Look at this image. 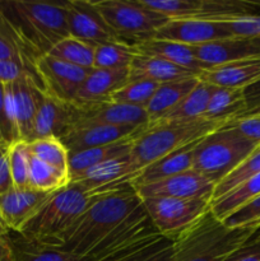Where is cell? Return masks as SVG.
Masks as SVG:
<instances>
[{
    "mask_svg": "<svg viewBox=\"0 0 260 261\" xmlns=\"http://www.w3.org/2000/svg\"><path fill=\"white\" fill-rule=\"evenodd\" d=\"M140 204L130 184L99 194L64 236L59 250L83 257Z\"/></svg>",
    "mask_w": 260,
    "mask_h": 261,
    "instance_id": "cell-1",
    "label": "cell"
},
{
    "mask_svg": "<svg viewBox=\"0 0 260 261\" xmlns=\"http://www.w3.org/2000/svg\"><path fill=\"white\" fill-rule=\"evenodd\" d=\"M96 196L83 186L70 182L55 191L18 234L36 246L59 249L64 236L89 208Z\"/></svg>",
    "mask_w": 260,
    "mask_h": 261,
    "instance_id": "cell-2",
    "label": "cell"
},
{
    "mask_svg": "<svg viewBox=\"0 0 260 261\" xmlns=\"http://www.w3.org/2000/svg\"><path fill=\"white\" fill-rule=\"evenodd\" d=\"M223 125L226 124L205 117L193 120H158L149 124L134 140L130 149L134 177L143 168L160 158L203 139Z\"/></svg>",
    "mask_w": 260,
    "mask_h": 261,
    "instance_id": "cell-3",
    "label": "cell"
},
{
    "mask_svg": "<svg viewBox=\"0 0 260 261\" xmlns=\"http://www.w3.org/2000/svg\"><path fill=\"white\" fill-rule=\"evenodd\" d=\"M0 7L38 58L69 36L64 2L8 0L0 2Z\"/></svg>",
    "mask_w": 260,
    "mask_h": 261,
    "instance_id": "cell-4",
    "label": "cell"
},
{
    "mask_svg": "<svg viewBox=\"0 0 260 261\" xmlns=\"http://www.w3.org/2000/svg\"><path fill=\"white\" fill-rule=\"evenodd\" d=\"M255 229L228 228L209 212L173 241L171 261H224L250 239Z\"/></svg>",
    "mask_w": 260,
    "mask_h": 261,
    "instance_id": "cell-5",
    "label": "cell"
},
{
    "mask_svg": "<svg viewBox=\"0 0 260 261\" xmlns=\"http://www.w3.org/2000/svg\"><path fill=\"white\" fill-rule=\"evenodd\" d=\"M257 148L259 145L226 124L199 140L194 150L193 170L217 185Z\"/></svg>",
    "mask_w": 260,
    "mask_h": 261,
    "instance_id": "cell-6",
    "label": "cell"
},
{
    "mask_svg": "<svg viewBox=\"0 0 260 261\" xmlns=\"http://www.w3.org/2000/svg\"><path fill=\"white\" fill-rule=\"evenodd\" d=\"M162 239L143 204L117 224L91 251L86 261H124Z\"/></svg>",
    "mask_w": 260,
    "mask_h": 261,
    "instance_id": "cell-7",
    "label": "cell"
},
{
    "mask_svg": "<svg viewBox=\"0 0 260 261\" xmlns=\"http://www.w3.org/2000/svg\"><path fill=\"white\" fill-rule=\"evenodd\" d=\"M93 4L115 35L129 45L150 40L170 20L145 7L140 0H97Z\"/></svg>",
    "mask_w": 260,
    "mask_h": 261,
    "instance_id": "cell-8",
    "label": "cell"
},
{
    "mask_svg": "<svg viewBox=\"0 0 260 261\" xmlns=\"http://www.w3.org/2000/svg\"><path fill=\"white\" fill-rule=\"evenodd\" d=\"M145 212L160 234L176 241L211 212V201L203 199L144 198Z\"/></svg>",
    "mask_w": 260,
    "mask_h": 261,
    "instance_id": "cell-9",
    "label": "cell"
},
{
    "mask_svg": "<svg viewBox=\"0 0 260 261\" xmlns=\"http://www.w3.org/2000/svg\"><path fill=\"white\" fill-rule=\"evenodd\" d=\"M35 70L41 89L47 96L58 101L73 103L91 69L79 68L50 55H43L36 61Z\"/></svg>",
    "mask_w": 260,
    "mask_h": 261,
    "instance_id": "cell-10",
    "label": "cell"
},
{
    "mask_svg": "<svg viewBox=\"0 0 260 261\" xmlns=\"http://www.w3.org/2000/svg\"><path fill=\"white\" fill-rule=\"evenodd\" d=\"M10 114L17 130L18 140L32 142L35 139V121L42 98V89L35 75H23L7 84Z\"/></svg>",
    "mask_w": 260,
    "mask_h": 261,
    "instance_id": "cell-11",
    "label": "cell"
},
{
    "mask_svg": "<svg viewBox=\"0 0 260 261\" xmlns=\"http://www.w3.org/2000/svg\"><path fill=\"white\" fill-rule=\"evenodd\" d=\"M69 36L93 46L110 42H122L110 28L101 13L91 0H66ZM126 43V42H125Z\"/></svg>",
    "mask_w": 260,
    "mask_h": 261,
    "instance_id": "cell-12",
    "label": "cell"
},
{
    "mask_svg": "<svg viewBox=\"0 0 260 261\" xmlns=\"http://www.w3.org/2000/svg\"><path fill=\"white\" fill-rule=\"evenodd\" d=\"M133 189L140 199L155 196V198L203 199V200L212 201L216 185L191 168L163 180Z\"/></svg>",
    "mask_w": 260,
    "mask_h": 261,
    "instance_id": "cell-13",
    "label": "cell"
},
{
    "mask_svg": "<svg viewBox=\"0 0 260 261\" xmlns=\"http://www.w3.org/2000/svg\"><path fill=\"white\" fill-rule=\"evenodd\" d=\"M157 40L172 41L188 46H196L223 38H232L224 22L185 18L170 19L155 32Z\"/></svg>",
    "mask_w": 260,
    "mask_h": 261,
    "instance_id": "cell-14",
    "label": "cell"
},
{
    "mask_svg": "<svg viewBox=\"0 0 260 261\" xmlns=\"http://www.w3.org/2000/svg\"><path fill=\"white\" fill-rule=\"evenodd\" d=\"M54 193L25 188H12L0 195V214L8 228L19 233L25 224L50 200Z\"/></svg>",
    "mask_w": 260,
    "mask_h": 261,
    "instance_id": "cell-15",
    "label": "cell"
},
{
    "mask_svg": "<svg viewBox=\"0 0 260 261\" xmlns=\"http://www.w3.org/2000/svg\"><path fill=\"white\" fill-rule=\"evenodd\" d=\"M76 110L75 125H111V126H148L150 124L143 107L102 102L96 105H74Z\"/></svg>",
    "mask_w": 260,
    "mask_h": 261,
    "instance_id": "cell-16",
    "label": "cell"
},
{
    "mask_svg": "<svg viewBox=\"0 0 260 261\" xmlns=\"http://www.w3.org/2000/svg\"><path fill=\"white\" fill-rule=\"evenodd\" d=\"M129 153L88 168L81 175L71 178L70 182L83 186L94 195L126 185L134 177V168Z\"/></svg>",
    "mask_w": 260,
    "mask_h": 261,
    "instance_id": "cell-17",
    "label": "cell"
},
{
    "mask_svg": "<svg viewBox=\"0 0 260 261\" xmlns=\"http://www.w3.org/2000/svg\"><path fill=\"white\" fill-rule=\"evenodd\" d=\"M149 126V125H148ZM148 126H111V125H75L60 139L69 153L111 144L139 135Z\"/></svg>",
    "mask_w": 260,
    "mask_h": 261,
    "instance_id": "cell-18",
    "label": "cell"
},
{
    "mask_svg": "<svg viewBox=\"0 0 260 261\" xmlns=\"http://www.w3.org/2000/svg\"><path fill=\"white\" fill-rule=\"evenodd\" d=\"M74 103L58 101L42 91L40 107L35 121V139L56 138L60 140L75 124Z\"/></svg>",
    "mask_w": 260,
    "mask_h": 261,
    "instance_id": "cell-19",
    "label": "cell"
},
{
    "mask_svg": "<svg viewBox=\"0 0 260 261\" xmlns=\"http://www.w3.org/2000/svg\"><path fill=\"white\" fill-rule=\"evenodd\" d=\"M129 82V69L92 68L76 93L74 105H96L109 102L112 94Z\"/></svg>",
    "mask_w": 260,
    "mask_h": 261,
    "instance_id": "cell-20",
    "label": "cell"
},
{
    "mask_svg": "<svg viewBox=\"0 0 260 261\" xmlns=\"http://www.w3.org/2000/svg\"><path fill=\"white\" fill-rule=\"evenodd\" d=\"M191 50L204 70H209L216 66L224 65L241 59L259 56L249 38L232 37L216 40L212 42L191 46Z\"/></svg>",
    "mask_w": 260,
    "mask_h": 261,
    "instance_id": "cell-21",
    "label": "cell"
},
{
    "mask_svg": "<svg viewBox=\"0 0 260 261\" xmlns=\"http://www.w3.org/2000/svg\"><path fill=\"white\" fill-rule=\"evenodd\" d=\"M205 83L224 88L245 89L260 81V56L241 59L199 74Z\"/></svg>",
    "mask_w": 260,
    "mask_h": 261,
    "instance_id": "cell-22",
    "label": "cell"
},
{
    "mask_svg": "<svg viewBox=\"0 0 260 261\" xmlns=\"http://www.w3.org/2000/svg\"><path fill=\"white\" fill-rule=\"evenodd\" d=\"M198 143L199 140L191 143V144L186 145V147L181 148L178 150H175V152L160 158L158 161L153 162L152 165L143 168L129 182L132 188L155 182V181L163 180V178H167L170 176L191 170L194 162V150H195Z\"/></svg>",
    "mask_w": 260,
    "mask_h": 261,
    "instance_id": "cell-23",
    "label": "cell"
},
{
    "mask_svg": "<svg viewBox=\"0 0 260 261\" xmlns=\"http://www.w3.org/2000/svg\"><path fill=\"white\" fill-rule=\"evenodd\" d=\"M199 76L194 71L180 68L167 60L157 56L138 54L129 68V81L134 79H148L155 83H168L180 79Z\"/></svg>",
    "mask_w": 260,
    "mask_h": 261,
    "instance_id": "cell-24",
    "label": "cell"
},
{
    "mask_svg": "<svg viewBox=\"0 0 260 261\" xmlns=\"http://www.w3.org/2000/svg\"><path fill=\"white\" fill-rule=\"evenodd\" d=\"M198 83L199 76H190V78L160 84L154 96L145 106L150 124L163 119L195 88Z\"/></svg>",
    "mask_w": 260,
    "mask_h": 261,
    "instance_id": "cell-25",
    "label": "cell"
},
{
    "mask_svg": "<svg viewBox=\"0 0 260 261\" xmlns=\"http://www.w3.org/2000/svg\"><path fill=\"white\" fill-rule=\"evenodd\" d=\"M134 47L137 48L139 54L157 56V58L170 61V63L175 64V65L180 66V68L194 71L198 75L204 71L203 66L199 64V61L194 56L191 46L172 42V41L150 38V40L135 43Z\"/></svg>",
    "mask_w": 260,
    "mask_h": 261,
    "instance_id": "cell-26",
    "label": "cell"
},
{
    "mask_svg": "<svg viewBox=\"0 0 260 261\" xmlns=\"http://www.w3.org/2000/svg\"><path fill=\"white\" fill-rule=\"evenodd\" d=\"M139 135L126 138V139L119 140V142L111 143V144L94 147L91 148V149L81 150V152L69 153V175H70V180L75 176L81 175L82 172L87 171L88 168L93 167V166L127 154L132 149L134 140Z\"/></svg>",
    "mask_w": 260,
    "mask_h": 261,
    "instance_id": "cell-27",
    "label": "cell"
},
{
    "mask_svg": "<svg viewBox=\"0 0 260 261\" xmlns=\"http://www.w3.org/2000/svg\"><path fill=\"white\" fill-rule=\"evenodd\" d=\"M38 59L0 7V60H18L35 70Z\"/></svg>",
    "mask_w": 260,
    "mask_h": 261,
    "instance_id": "cell-28",
    "label": "cell"
},
{
    "mask_svg": "<svg viewBox=\"0 0 260 261\" xmlns=\"http://www.w3.org/2000/svg\"><path fill=\"white\" fill-rule=\"evenodd\" d=\"M246 109L244 89L216 87L203 117L227 124L241 116Z\"/></svg>",
    "mask_w": 260,
    "mask_h": 261,
    "instance_id": "cell-29",
    "label": "cell"
},
{
    "mask_svg": "<svg viewBox=\"0 0 260 261\" xmlns=\"http://www.w3.org/2000/svg\"><path fill=\"white\" fill-rule=\"evenodd\" d=\"M259 195L260 173L251 177L250 180L245 181L244 184L235 188L229 193L224 194L221 198L212 200L211 212L216 218H218L219 221H223Z\"/></svg>",
    "mask_w": 260,
    "mask_h": 261,
    "instance_id": "cell-30",
    "label": "cell"
},
{
    "mask_svg": "<svg viewBox=\"0 0 260 261\" xmlns=\"http://www.w3.org/2000/svg\"><path fill=\"white\" fill-rule=\"evenodd\" d=\"M216 87L199 79L195 88L161 120H193L203 117Z\"/></svg>",
    "mask_w": 260,
    "mask_h": 261,
    "instance_id": "cell-31",
    "label": "cell"
},
{
    "mask_svg": "<svg viewBox=\"0 0 260 261\" xmlns=\"http://www.w3.org/2000/svg\"><path fill=\"white\" fill-rule=\"evenodd\" d=\"M94 50L96 46L68 36L59 41L46 55L79 68L92 69L94 61Z\"/></svg>",
    "mask_w": 260,
    "mask_h": 261,
    "instance_id": "cell-32",
    "label": "cell"
},
{
    "mask_svg": "<svg viewBox=\"0 0 260 261\" xmlns=\"http://www.w3.org/2000/svg\"><path fill=\"white\" fill-rule=\"evenodd\" d=\"M134 45L125 42H110L96 46L93 68L96 69H129L138 55Z\"/></svg>",
    "mask_w": 260,
    "mask_h": 261,
    "instance_id": "cell-33",
    "label": "cell"
},
{
    "mask_svg": "<svg viewBox=\"0 0 260 261\" xmlns=\"http://www.w3.org/2000/svg\"><path fill=\"white\" fill-rule=\"evenodd\" d=\"M70 184V176L31 155L28 186L46 193H55Z\"/></svg>",
    "mask_w": 260,
    "mask_h": 261,
    "instance_id": "cell-34",
    "label": "cell"
},
{
    "mask_svg": "<svg viewBox=\"0 0 260 261\" xmlns=\"http://www.w3.org/2000/svg\"><path fill=\"white\" fill-rule=\"evenodd\" d=\"M28 147L33 157L69 175V152L60 140L56 138L36 139L28 143Z\"/></svg>",
    "mask_w": 260,
    "mask_h": 261,
    "instance_id": "cell-35",
    "label": "cell"
},
{
    "mask_svg": "<svg viewBox=\"0 0 260 261\" xmlns=\"http://www.w3.org/2000/svg\"><path fill=\"white\" fill-rule=\"evenodd\" d=\"M14 250L15 261H86L82 256L53 247L36 246L19 236L18 240H10Z\"/></svg>",
    "mask_w": 260,
    "mask_h": 261,
    "instance_id": "cell-36",
    "label": "cell"
},
{
    "mask_svg": "<svg viewBox=\"0 0 260 261\" xmlns=\"http://www.w3.org/2000/svg\"><path fill=\"white\" fill-rule=\"evenodd\" d=\"M158 87H160V83L148 81V79L129 81L112 94L110 102L145 109L148 102L154 96Z\"/></svg>",
    "mask_w": 260,
    "mask_h": 261,
    "instance_id": "cell-37",
    "label": "cell"
},
{
    "mask_svg": "<svg viewBox=\"0 0 260 261\" xmlns=\"http://www.w3.org/2000/svg\"><path fill=\"white\" fill-rule=\"evenodd\" d=\"M260 173V148H257L254 153L249 155L245 161H242L233 171H232L229 175H227L221 182H218L216 185L213 193V199L212 200H216V199L221 198L224 194L229 193L231 190H233L235 188H237L239 185L244 184L245 181L250 180L254 176L259 175Z\"/></svg>",
    "mask_w": 260,
    "mask_h": 261,
    "instance_id": "cell-38",
    "label": "cell"
},
{
    "mask_svg": "<svg viewBox=\"0 0 260 261\" xmlns=\"http://www.w3.org/2000/svg\"><path fill=\"white\" fill-rule=\"evenodd\" d=\"M142 4L168 19L196 18L201 9V0H140Z\"/></svg>",
    "mask_w": 260,
    "mask_h": 261,
    "instance_id": "cell-39",
    "label": "cell"
},
{
    "mask_svg": "<svg viewBox=\"0 0 260 261\" xmlns=\"http://www.w3.org/2000/svg\"><path fill=\"white\" fill-rule=\"evenodd\" d=\"M31 150L27 142L12 143L9 145V162L12 171L13 184L15 188H25L28 186V173H30Z\"/></svg>",
    "mask_w": 260,
    "mask_h": 261,
    "instance_id": "cell-40",
    "label": "cell"
},
{
    "mask_svg": "<svg viewBox=\"0 0 260 261\" xmlns=\"http://www.w3.org/2000/svg\"><path fill=\"white\" fill-rule=\"evenodd\" d=\"M228 228H259L260 227V195L223 219Z\"/></svg>",
    "mask_w": 260,
    "mask_h": 261,
    "instance_id": "cell-41",
    "label": "cell"
},
{
    "mask_svg": "<svg viewBox=\"0 0 260 261\" xmlns=\"http://www.w3.org/2000/svg\"><path fill=\"white\" fill-rule=\"evenodd\" d=\"M0 135L7 144L18 142L17 130H15L12 114H10L7 84L4 83H0Z\"/></svg>",
    "mask_w": 260,
    "mask_h": 261,
    "instance_id": "cell-42",
    "label": "cell"
},
{
    "mask_svg": "<svg viewBox=\"0 0 260 261\" xmlns=\"http://www.w3.org/2000/svg\"><path fill=\"white\" fill-rule=\"evenodd\" d=\"M224 24L227 25L232 37L249 40L260 37V14L226 20Z\"/></svg>",
    "mask_w": 260,
    "mask_h": 261,
    "instance_id": "cell-43",
    "label": "cell"
},
{
    "mask_svg": "<svg viewBox=\"0 0 260 261\" xmlns=\"http://www.w3.org/2000/svg\"><path fill=\"white\" fill-rule=\"evenodd\" d=\"M173 252V241L162 237L155 244L124 261H171Z\"/></svg>",
    "mask_w": 260,
    "mask_h": 261,
    "instance_id": "cell-44",
    "label": "cell"
},
{
    "mask_svg": "<svg viewBox=\"0 0 260 261\" xmlns=\"http://www.w3.org/2000/svg\"><path fill=\"white\" fill-rule=\"evenodd\" d=\"M229 126L235 127L241 135H244L250 142L260 147V115L239 117L227 122Z\"/></svg>",
    "mask_w": 260,
    "mask_h": 261,
    "instance_id": "cell-45",
    "label": "cell"
},
{
    "mask_svg": "<svg viewBox=\"0 0 260 261\" xmlns=\"http://www.w3.org/2000/svg\"><path fill=\"white\" fill-rule=\"evenodd\" d=\"M36 75V71L18 60H0V83L9 84L23 75Z\"/></svg>",
    "mask_w": 260,
    "mask_h": 261,
    "instance_id": "cell-46",
    "label": "cell"
},
{
    "mask_svg": "<svg viewBox=\"0 0 260 261\" xmlns=\"http://www.w3.org/2000/svg\"><path fill=\"white\" fill-rule=\"evenodd\" d=\"M9 145L7 143H0V195L14 188L10 171Z\"/></svg>",
    "mask_w": 260,
    "mask_h": 261,
    "instance_id": "cell-47",
    "label": "cell"
},
{
    "mask_svg": "<svg viewBox=\"0 0 260 261\" xmlns=\"http://www.w3.org/2000/svg\"><path fill=\"white\" fill-rule=\"evenodd\" d=\"M224 261H260V242L251 234L244 245L235 250Z\"/></svg>",
    "mask_w": 260,
    "mask_h": 261,
    "instance_id": "cell-48",
    "label": "cell"
},
{
    "mask_svg": "<svg viewBox=\"0 0 260 261\" xmlns=\"http://www.w3.org/2000/svg\"><path fill=\"white\" fill-rule=\"evenodd\" d=\"M245 98H246V111L260 106V81L254 83L252 86L244 89ZM245 111V112H246Z\"/></svg>",
    "mask_w": 260,
    "mask_h": 261,
    "instance_id": "cell-49",
    "label": "cell"
},
{
    "mask_svg": "<svg viewBox=\"0 0 260 261\" xmlns=\"http://www.w3.org/2000/svg\"><path fill=\"white\" fill-rule=\"evenodd\" d=\"M0 261H15L14 250L8 236H0Z\"/></svg>",
    "mask_w": 260,
    "mask_h": 261,
    "instance_id": "cell-50",
    "label": "cell"
},
{
    "mask_svg": "<svg viewBox=\"0 0 260 261\" xmlns=\"http://www.w3.org/2000/svg\"><path fill=\"white\" fill-rule=\"evenodd\" d=\"M10 232V229L8 228L7 223L4 222V219H3L2 214H0V236H8V233Z\"/></svg>",
    "mask_w": 260,
    "mask_h": 261,
    "instance_id": "cell-51",
    "label": "cell"
},
{
    "mask_svg": "<svg viewBox=\"0 0 260 261\" xmlns=\"http://www.w3.org/2000/svg\"><path fill=\"white\" fill-rule=\"evenodd\" d=\"M250 115H260V106L255 107V109H252V110H249V111H246V112H244V114H242L240 117L250 116ZM237 119H239V117H237Z\"/></svg>",
    "mask_w": 260,
    "mask_h": 261,
    "instance_id": "cell-52",
    "label": "cell"
},
{
    "mask_svg": "<svg viewBox=\"0 0 260 261\" xmlns=\"http://www.w3.org/2000/svg\"><path fill=\"white\" fill-rule=\"evenodd\" d=\"M250 41H251L252 46H254L255 50H256L257 55L260 56V37L259 38H250Z\"/></svg>",
    "mask_w": 260,
    "mask_h": 261,
    "instance_id": "cell-53",
    "label": "cell"
},
{
    "mask_svg": "<svg viewBox=\"0 0 260 261\" xmlns=\"http://www.w3.org/2000/svg\"><path fill=\"white\" fill-rule=\"evenodd\" d=\"M252 237H254V239L256 240V241L260 242V227H259V228L255 229L254 233H252Z\"/></svg>",
    "mask_w": 260,
    "mask_h": 261,
    "instance_id": "cell-54",
    "label": "cell"
},
{
    "mask_svg": "<svg viewBox=\"0 0 260 261\" xmlns=\"http://www.w3.org/2000/svg\"><path fill=\"white\" fill-rule=\"evenodd\" d=\"M0 143H4V140L2 139V135H0Z\"/></svg>",
    "mask_w": 260,
    "mask_h": 261,
    "instance_id": "cell-55",
    "label": "cell"
}]
</instances>
